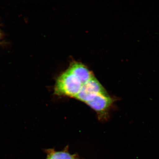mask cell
<instances>
[{"label":"cell","mask_w":159,"mask_h":159,"mask_svg":"<svg viewBox=\"0 0 159 159\" xmlns=\"http://www.w3.org/2000/svg\"><path fill=\"white\" fill-rule=\"evenodd\" d=\"M113 102L114 99L106 91L97 95L87 104L97 112L99 117L101 118L106 116Z\"/></svg>","instance_id":"3957f363"},{"label":"cell","mask_w":159,"mask_h":159,"mask_svg":"<svg viewBox=\"0 0 159 159\" xmlns=\"http://www.w3.org/2000/svg\"><path fill=\"white\" fill-rule=\"evenodd\" d=\"M106 89L94 76L83 84L75 99L87 104Z\"/></svg>","instance_id":"7a4b0ae2"},{"label":"cell","mask_w":159,"mask_h":159,"mask_svg":"<svg viewBox=\"0 0 159 159\" xmlns=\"http://www.w3.org/2000/svg\"><path fill=\"white\" fill-rule=\"evenodd\" d=\"M47 154L46 159H78L75 155H71L67 151L57 152L54 149H49L46 150Z\"/></svg>","instance_id":"5b68a950"},{"label":"cell","mask_w":159,"mask_h":159,"mask_svg":"<svg viewBox=\"0 0 159 159\" xmlns=\"http://www.w3.org/2000/svg\"><path fill=\"white\" fill-rule=\"evenodd\" d=\"M68 69L78 77L83 84L94 77V74L84 65L80 63H73Z\"/></svg>","instance_id":"277c9868"},{"label":"cell","mask_w":159,"mask_h":159,"mask_svg":"<svg viewBox=\"0 0 159 159\" xmlns=\"http://www.w3.org/2000/svg\"><path fill=\"white\" fill-rule=\"evenodd\" d=\"M83 84L78 77L67 69L57 78L54 93L59 96L75 98Z\"/></svg>","instance_id":"6da1fadb"}]
</instances>
